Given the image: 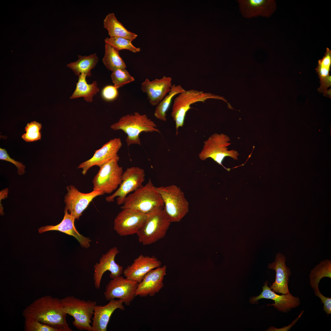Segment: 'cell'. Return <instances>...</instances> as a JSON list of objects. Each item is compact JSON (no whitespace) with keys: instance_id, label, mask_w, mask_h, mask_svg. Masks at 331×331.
<instances>
[{"instance_id":"obj_1","label":"cell","mask_w":331,"mask_h":331,"mask_svg":"<svg viewBox=\"0 0 331 331\" xmlns=\"http://www.w3.org/2000/svg\"><path fill=\"white\" fill-rule=\"evenodd\" d=\"M61 299L46 295L34 300L24 310L25 318L33 319L60 329L72 331L68 324Z\"/></svg>"},{"instance_id":"obj_2","label":"cell","mask_w":331,"mask_h":331,"mask_svg":"<svg viewBox=\"0 0 331 331\" xmlns=\"http://www.w3.org/2000/svg\"><path fill=\"white\" fill-rule=\"evenodd\" d=\"M110 127L114 131L122 130L127 135L125 141L128 147L134 144L141 145L139 135L142 132L161 133L153 121L146 115L138 112L123 116Z\"/></svg>"},{"instance_id":"obj_3","label":"cell","mask_w":331,"mask_h":331,"mask_svg":"<svg viewBox=\"0 0 331 331\" xmlns=\"http://www.w3.org/2000/svg\"><path fill=\"white\" fill-rule=\"evenodd\" d=\"M171 223L163 207L155 208L147 213L144 223L136 234L139 242L144 245H149L163 238Z\"/></svg>"},{"instance_id":"obj_4","label":"cell","mask_w":331,"mask_h":331,"mask_svg":"<svg viewBox=\"0 0 331 331\" xmlns=\"http://www.w3.org/2000/svg\"><path fill=\"white\" fill-rule=\"evenodd\" d=\"M164 204L160 194L151 180L126 197L122 209H131L147 214L155 208L164 207Z\"/></svg>"},{"instance_id":"obj_5","label":"cell","mask_w":331,"mask_h":331,"mask_svg":"<svg viewBox=\"0 0 331 331\" xmlns=\"http://www.w3.org/2000/svg\"><path fill=\"white\" fill-rule=\"evenodd\" d=\"M163 202L164 211L171 223L180 222L189 210V203L184 192L172 185L156 187Z\"/></svg>"},{"instance_id":"obj_6","label":"cell","mask_w":331,"mask_h":331,"mask_svg":"<svg viewBox=\"0 0 331 331\" xmlns=\"http://www.w3.org/2000/svg\"><path fill=\"white\" fill-rule=\"evenodd\" d=\"M64 311L73 317V325L81 330L92 331L91 319L94 307L95 301L81 299L73 296H68L61 299Z\"/></svg>"},{"instance_id":"obj_7","label":"cell","mask_w":331,"mask_h":331,"mask_svg":"<svg viewBox=\"0 0 331 331\" xmlns=\"http://www.w3.org/2000/svg\"><path fill=\"white\" fill-rule=\"evenodd\" d=\"M230 139L227 135L223 133H215L204 142L203 148L199 154V158L202 161L210 158L228 171L230 169L225 167L222 164L224 158L230 157L238 160L239 154L235 150H228L227 147L231 143Z\"/></svg>"},{"instance_id":"obj_8","label":"cell","mask_w":331,"mask_h":331,"mask_svg":"<svg viewBox=\"0 0 331 331\" xmlns=\"http://www.w3.org/2000/svg\"><path fill=\"white\" fill-rule=\"evenodd\" d=\"M211 98H220L218 96L209 93L195 89L185 90L178 94L174 99L171 116L175 122L176 135L178 130L184 125L187 112L190 108L191 105L199 102H204Z\"/></svg>"},{"instance_id":"obj_9","label":"cell","mask_w":331,"mask_h":331,"mask_svg":"<svg viewBox=\"0 0 331 331\" xmlns=\"http://www.w3.org/2000/svg\"><path fill=\"white\" fill-rule=\"evenodd\" d=\"M118 155L100 167L92 181L93 190H99L103 193H111L116 190L122 182L123 168L118 164Z\"/></svg>"},{"instance_id":"obj_10","label":"cell","mask_w":331,"mask_h":331,"mask_svg":"<svg viewBox=\"0 0 331 331\" xmlns=\"http://www.w3.org/2000/svg\"><path fill=\"white\" fill-rule=\"evenodd\" d=\"M144 170L139 167L132 166L127 168L123 173L122 182L119 187L112 194L107 196L106 200L112 202L117 197V203L123 204L126 196L143 185L145 180Z\"/></svg>"},{"instance_id":"obj_11","label":"cell","mask_w":331,"mask_h":331,"mask_svg":"<svg viewBox=\"0 0 331 331\" xmlns=\"http://www.w3.org/2000/svg\"><path fill=\"white\" fill-rule=\"evenodd\" d=\"M138 284L137 281L119 276L111 280L106 285L104 293L105 297L109 301L119 299L124 305L129 306L136 296Z\"/></svg>"},{"instance_id":"obj_12","label":"cell","mask_w":331,"mask_h":331,"mask_svg":"<svg viewBox=\"0 0 331 331\" xmlns=\"http://www.w3.org/2000/svg\"><path fill=\"white\" fill-rule=\"evenodd\" d=\"M67 192L64 196L65 207L75 219H78L82 212L94 198L104 194L99 190H93L88 193L79 191L74 186L66 187Z\"/></svg>"},{"instance_id":"obj_13","label":"cell","mask_w":331,"mask_h":331,"mask_svg":"<svg viewBox=\"0 0 331 331\" xmlns=\"http://www.w3.org/2000/svg\"><path fill=\"white\" fill-rule=\"evenodd\" d=\"M147 214L131 209H123L115 219L114 230L121 236L136 234L144 223Z\"/></svg>"},{"instance_id":"obj_14","label":"cell","mask_w":331,"mask_h":331,"mask_svg":"<svg viewBox=\"0 0 331 331\" xmlns=\"http://www.w3.org/2000/svg\"><path fill=\"white\" fill-rule=\"evenodd\" d=\"M122 145L119 138L111 139L100 149L96 150L91 158L82 163L77 168L82 169V173L85 175L89 169L94 166L100 167L118 155L117 153Z\"/></svg>"},{"instance_id":"obj_15","label":"cell","mask_w":331,"mask_h":331,"mask_svg":"<svg viewBox=\"0 0 331 331\" xmlns=\"http://www.w3.org/2000/svg\"><path fill=\"white\" fill-rule=\"evenodd\" d=\"M119 252L116 247L110 248L102 255L99 262L94 265L93 279L94 286L97 289L100 288L103 275L106 271L110 272L109 276L112 279L121 276L123 273V267L116 263L115 260Z\"/></svg>"},{"instance_id":"obj_16","label":"cell","mask_w":331,"mask_h":331,"mask_svg":"<svg viewBox=\"0 0 331 331\" xmlns=\"http://www.w3.org/2000/svg\"><path fill=\"white\" fill-rule=\"evenodd\" d=\"M268 283L267 281L264 283L262 287V291L259 296L250 299V302L251 303H256L258 300L262 299H271L274 301V303L267 306H273L278 311L283 313H287L300 305V300L298 297L293 296L290 292L278 295L268 287Z\"/></svg>"},{"instance_id":"obj_17","label":"cell","mask_w":331,"mask_h":331,"mask_svg":"<svg viewBox=\"0 0 331 331\" xmlns=\"http://www.w3.org/2000/svg\"><path fill=\"white\" fill-rule=\"evenodd\" d=\"M166 266L164 265L153 269L147 273L138 283L136 296L152 297L163 287V280L166 274Z\"/></svg>"},{"instance_id":"obj_18","label":"cell","mask_w":331,"mask_h":331,"mask_svg":"<svg viewBox=\"0 0 331 331\" xmlns=\"http://www.w3.org/2000/svg\"><path fill=\"white\" fill-rule=\"evenodd\" d=\"M172 80L171 77L163 76L152 81L146 78L141 83V89L146 94L151 105H158L169 93L172 85Z\"/></svg>"},{"instance_id":"obj_19","label":"cell","mask_w":331,"mask_h":331,"mask_svg":"<svg viewBox=\"0 0 331 331\" xmlns=\"http://www.w3.org/2000/svg\"><path fill=\"white\" fill-rule=\"evenodd\" d=\"M162 263L154 257L140 255L133 263L123 271L125 277L137 281L138 283L142 280L145 275L151 270L161 266Z\"/></svg>"},{"instance_id":"obj_20","label":"cell","mask_w":331,"mask_h":331,"mask_svg":"<svg viewBox=\"0 0 331 331\" xmlns=\"http://www.w3.org/2000/svg\"><path fill=\"white\" fill-rule=\"evenodd\" d=\"M240 12L245 18L260 16L268 17L276 9L275 1L271 0H238Z\"/></svg>"},{"instance_id":"obj_21","label":"cell","mask_w":331,"mask_h":331,"mask_svg":"<svg viewBox=\"0 0 331 331\" xmlns=\"http://www.w3.org/2000/svg\"><path fill=\"white\" fill-rule=\"evenodd\" d=\"M286 261L285 256L279 252L276 255L275 261L268 265L269 269L274 270L276 272L275 281L270 287L275 293L284 294L289 293L288 284L291 272L286 266Z\"/></svg>"},{"instance_id":"obj_22","label":"cell","mask_w":331,"mask_h":331,"mask_svg":"<svg viewBox=\"0 0 331 331\" xmlns=\"http://www.w3.org/2000/svg\"><path fill=\"white\" fill-rule=\"evenodd\" d=\"M64 208V215L61 222L55 226L47 225L40 227L38 229V232L42 234L48 231L56 230L60 231L72 236L76 238L83 248L88 249L90 246L91 240L80 234L77 230L74 225V218Z\"/></svg>"},{"instance_id":"obj_23","label":"cell","mask_w":331,"mask_h":331,"mask_svg":"<svg viewBox=\"0 0 331 331\" xmlns=\"http://www.w3.org/2000/svg\"><path fill=\"white\" fill-rule=\"evenodd\" d=\"M123 302L120 299H112L106 305H96L92 318V331H106L110 317L117 309L124 310Z\"/></svg>"},{"instance_id":"obj_24","label":"cell","mask_w":331,"mask_h":331,"mask_svg":"<svg viewBox=\"0 0 331 331\" xmlns=\"http://www.w3.org/2000/svg\"><path fill=\"white\" fill-rule=\"evenodd\" d=\"M331 66V51L327 48L325 55L319 60L315 70L320 79V86L318 89L320 93H323L325 97L331 98V89L328 88L331 86V76L329 75Z\"/></svg>"},{"instance_id":"obj_25","label":"cell","mask_w":331,"mask_h":331,"mask_svg":"<svg viewBox=\"0 0 331 331\" xmlns=\"http://www.w3.org/2000/svg\"><path fill=\"white\" fill-rule=\"evenodd\" d=\"M104 27L108 31L110 37H121L132 41L137 35L129 31L117 19L113 13H108L104 20Z\"/></svg>"},{"instance_id":"obj_26","label":"cell","mask_w":331,"mask_h":331,"mask_svg":"<svg viewBox=\"0 0 331 331\" xmlns=\"http://www.w3.org/2000/svg\"><path fill=\"white\" fill-rule=\"evenodd\" d=\"M86 74L83 73L79 76L75 89L70 97V99L82 97L87 102L93 101V96L99 91V89L96 81H93L92 84H88L86 80Z\"/></svg>"},{"instance_id":"obj_27","label":"cell","mask_w":331,"mask_h":331,"mask_svg":"<svg viewBox=\"0 0 331 331\" xmlns=\"http://www.w3.org/2000/svg\"><path fill=\"white\" fill-rule=\"evenodd\" d=\"M78 57L77 61L69 63L67 66L72 70L77 76L83 73L87 76H90L91 70L95 67L98 61L96 53L87 56L78 55Z\"/></svg>"},{"instance_id":"obj_28","label":"cell","mask_w":331,"mask_h":331,"mask_svg":"<svg viewBox=\"0 0 331 331\" xmlns=\"http://www.w3.org/2000/svg\"><path fill=\"white\" fill-rule=\"evenodd\" d=\"M102 61L107 68L112 71L126 67L124 62L119 54V51L106 43L105 55Z\"/></svg>"},{"instance_id":"obj_29","label":"cell","mask_w":331,"mask_h":331,"mask_svg":"<svg viewBox=\"0 0 331 331\" xmlns=\"http://www.w3.org/2000/svg\"><path fill=\"white\" fill-rule=\"evenodd\" d=\"M310 284L314 291L318 289L321 279L325 277L331 278V261H321L311 271L310 275Z\"/></svg>"},{"instance_id":"obj_30","label":"cell","mask_w":331,"mask_h":331,"mask_svg":"<svg viewBox=\"0 0 331 331\" xmlns=\"http://www.w3.org/2000/svg\"><path fill=\"white\" fill-rule=\"evenodd\" d=\"M185 90L180 85H172L170 92L156 106L154 112L155 117L160 120L166 121V112L170 106L173 97Z\"/></svg>"},{"instance_id":"obj_31","label":"cell","mask_w":331,"mask_h":331,"mask_svg":"<svg viewBox=\"0 0 331 331\" xmlns=\"http://www.w3.org/2000/svg\"><path fill=\"white\" fill-rule=\"evenodd\" d=\"M104 41L105 43L110 45L119 51L122 49H127L136 53L141 50L140 48H136L132 44V40L123 37H107L105 39Z\"/></svg>"},{"instance_id":"obj_32","label":"cell","mask_w":331,"mask_h":331,"mask_svg":"<svg viewBox=\"0 0 331 331\" xmlns=\"http://www.w3.org/2000/svg\"><path fill=\"white\" fill-rule=\"evenodd\" d=\"M111 77L114 86L117 89L135 80L134 78L125 69H119L112 71Z\"/></svg>"},{"instance_id":"obj_33","label":"cell","mask_w":331,"mask_h":331,"mask_svg":"<svg viewBox=\"0 0 331 331\" xmlns=\"http://www.w3.org/2000/svg\"><path fill=\"white\" fill-rule=\"evenodd\" d=\"M25 319L24 330L25 331H61L58 329L29 318Z\"/></svg>"},{"instance_id":"obj_34","label":"cell","mask_w":331,"mask_h":331,"mask_svg":"<svg viewBox=\"0 0 331 331\" xmlns=\"http://www.w3.org/2000/svg\"><path fill=\"white\" fill-rule=\"evenodd\" d=\"M0 159L11 162L15 165L17 169V173L18 175H21L25 173V166L22 163L16 161L11 158L7 151L5 149L1 148H0Z\"/></svg>"},{"instance_id":"obj_35","label":"cell","mask_w":331,"mask_h":331,"mask_svg":"<svg viewBox=\"0 0 331 331\" xmlns=\"http://www.w3.org/2000/svg\"><path fill=\"white\" fill-rule=\"evenodd\" d=\"M101 95L105 101H112L116 99L118 95V89L114 86H106L102 89Z\"/></svg>"},{"instance_id":"obj_36","label":"cell","mask_w":331,"mask_h":331,"mask_svg":"<svg viewBox=\"0 0 331 331\" xmlns=\"http://www.w3.org/2000/svg\"><path fill=\"white\" fill-rule=\"evenodd\" d=\"M314 293L316 296L321 299V303L323 304V310L328 316L331 314V298L323 295L319 289L314 291Z\"/></svg>"},{"instance_id":"obj_37","label":"cell","mask_w":331,"mask_h":331,"mask_svg":"<svg viewBox=\"0 0 331 331\" xmlns=\"http://www.w3.org/2000/svg\"><path fill=\"white\" fill-rule=\"evenodd\" d=\"M22 138L27 142H32L40 140L41 139V132L26 133L22 135Z\"/></svg>"},{"instance_id":"obj_38","label":"cell","mask_w":331,"mask_h":331,"mask_svg":"<svg viewBox=\"0 0 331 331\" xmlns=\"http://www.w3.org/2000/svg\"><path fill=\"white\" fill-rule=\"evenodd\" d=\"M42 127L41 124L36 121L28 123L25 127L26 133H34L40 131Z\"/></svg>"}]
</instances>
